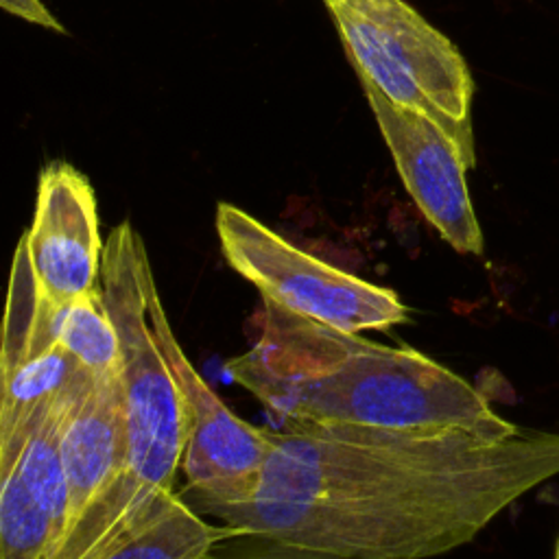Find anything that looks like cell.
Wrapping results in <instances>:
<instances>
[{"mask_svg": "<svg viewBox=\"0 0 559 559\" xmlns=\"http://www.w3.org/2000/svg\"><path fill=\"white\" fill-rule=\"evenodd\" d=\"M231 533L236 528L207 522L179 491H173L94 559H205L212 546Z\"/></svg>", "mask_w": 559, "mask_h": 559, "instance_id": "12", "label": "cell"}, {"mask_svg": "<svg viewBox=\"0 0 559 559\" xmlns=\"http://www.w3.org/2000/svg\"><path fill=\"white\" fill-rule=\"evenodd\" d=\"M249 502L194 507L236 531L347 559H428L469 544L559 476V432L520 426L367 428L290 424Z\"/></svg>", "mask_w": 559, "mask_h": 559, "instance_id": "1", "label": "cell"}, {"mask_svg": "<svg viewBox=\"0 0 559 559\" xmlns=\"http://www.w3.org/2000/svg\"><path fill=\"white\" fill-rule=\"evenodd\" d=\"M205 559H347L334 552L295 544L282 537L236 531L212 546Z\"/></svg>", "mask_w": 559, "mask_h": 559, "instance_id": "14", "label": "cell"}, {"mask_svg": "<svg viewBox=\"0 0 559 559\" xmlns=\"http://www.w3.org/2000/svg\"><path fill=\"white\" fill-rule=\"evenodd\" d=\"M144 297L155 341L190 411V437L181 465L190 504L253 500L271 450L269 430L240 419L192 367L170 328L151 266L144 273Z\"/></svg>", "mask_w": 559, "mask_h": 559, "instance_id": "6", "label": "cell"}, {"mask_svg": "<svg viewBox=\"0 0 559 559\" xmlns=\"http://www.w3.org/2000/svg\"><path fill=\"white\" fill-rule=\"evenodd\" d=\"M400 179L439 236L459 253L480 255L483 231L469 199L463 148L419 109L393 103L371 81L360 79Z\"/></svg>", "mask_w": 559, "mask_h": 559, "instance_id": "8", "label": "cell"}, {"mask_svg": "<svg viewBox=\"0 0 559 559\" xmlns=\"http://www.w3.org/2000/svg\"><path fill=\"white\" fill-rule=\"evenodd\" d=\"M0 424L57 395L87 369L55 338L50 304L44 299L22 234L11 264L2 334Z\"/></svg>", "mask_w": 559, "mask_h": 559, "instance_id": "11", "label": "cell"}, {"mask_svg": "<svg viewBox=\"0 0 559 559\" xmlns=\"http://www.w3.org/2000/svg\"><path fill=\"white\" fill-rule=\"evenodd\" d=\"M323 2L358 76L432 118L474 166V81L456 46L404 0Z\"/></svg>", "mask_w": 559, "mask_h": 559, "instance_id": "4", "label": "cell"}, {"mask_svg": "<svg viewBox=\"0 0 559 559\" xmlns=\"http://www.w3.org/2000/svg\"><path fill=\"white\" fill-rule=\"evenodd\" d=\"M59 456L66 485V544L90 509L124 472L127 411L122 373L100 376L85 371L76 380L61 424Z\"/></svg>", "mask_w": 559, "mask_h": 559, "instance_id": "10", "label": "cell"}, {"mask_svg": "<svg viewBox=\"0 0 559 559\" xmlns=\"http://www.w3.org/2000/svg\"><path fill=\"white\" fill-rule=\"evenodd\" d=\"M76 380L0 424V559H55L63 544L59 435Z\"/></svg>", "mask_w": 559, "mask_h": 559, "instance_id": "7", "label": "cell"}, {"mask_svg": "<svg viewBox=\"0 0 559 559\" xmlns=\"http://www.w3.org/2000/svg\"><path fill=\"white\" fill-rule=\"evenodd\" d=\"M2 9L39 26L66 33V28L59 24V20L44 7L41 0H0Z\"/></svg>", "mask_w": 559, "mask_h": 559, "instance_id": "15", "label": "cell"}, {"mask_svg": "<svg viewBox=\"0 0 559 559\" xmlns=\"http://www.w3.org/2000/svg\"><path fill=\"white\" fill-rule=\"evenodd\" d=\"M262 301L260 334L227 371L288 426H515L476 386L417 349L371 343Z\"/></svg>", "mask_w": 559, "mask_h": 559, "instance_id": "2", "label": "cell"}, {"mask_svg": "<svg viewBox=\"0 0 559 559\" xmlns=\"http://www.w3.org/2000/svg\"><path fill=\"white\" fill-rule=\"evenodd\" d=\"M151 266L142 236L129 221L116 225L103 251L100 284L122 349L127 463L118 483L90 509L55 559H94L151 507L177 491L190 437L183 391L159 349L144 297Z\"/></svg>", "mask_w": 559, "mask_h": 559, "instance_id": "3", "label": "cell"}, {"mask_svg": "<svg viewBox=\"0 0 559 559\" xmlns=\"http://www.w3.org/2000/svg\"><path fill=\"white\" fill-rule=\"evenodd\" d=\"M31 266L46 301L63 306L100 282L105 242L90 179L63 159L39 173L37 203L24 231Z\"/></svg>", "mask_w": 559, "mask_h": 559, "instance_id": "9", "label": "cell"}, {"mask_svg": "<svg viewBox=\"0 0 559 559\" xmlns=\"http://www.w3.org/2000/svg\"><path fill=\"white\" fill-rule=\"evenodd\" d=\"M552 559H559V537L555 542V552H552Z\"/></svg>", "mask_w": 559, "mask_h": 559, "instance_id": "16", "label": "cell"}, {"mask_svg": "<svg viewBox=\"0 0 559 559\" xmlns=\"http://www.w3.org/2000/svg\"><path fill=\"white\" fill-rule=\"evenodd\" d=\"M216 234L225 262L284 310L352 334L411 321L395 290L319 260L234 203L216 205Z\"/></svg>", "mask_w": 559, "mask_h": 559, "instance_id": "5", "label": "cell"}, {"mask_svg": "<svg viewBox=\"0 0 559 559\" xmlns=\"http://www.w3.org/2000/svg\"><path fill=\"white\" fill-rule=\"evenodd\" d=\"M50 323L55 338L87 371L100 376L122 373L120 336L105 304L100 282L63 306L50 304Z\"/></svg>", "mask_w": 559, "mask_h": 559, "instance_id": "13", "label": "cell"}]
</instances>
